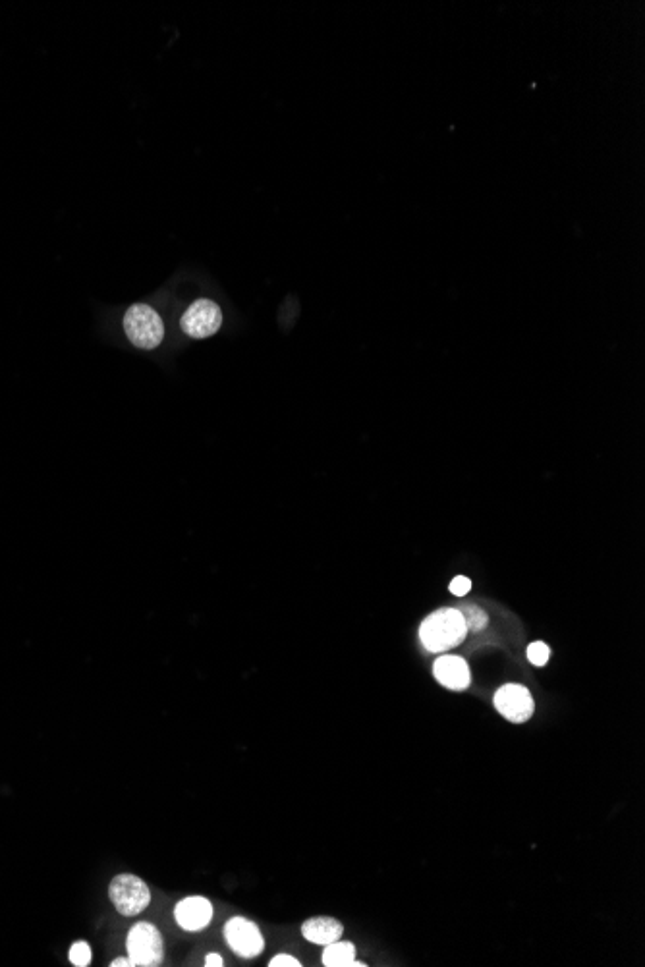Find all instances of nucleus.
<instances>
[{
	"instance_id": "1",
	"label": "nucleus",
	"mask_w": 645,
	"mask_h": 967,
	"mask_svg": "<svg viewBox=\"0 0 645 967\" xmlns=\"http://www.w3.org/2000/svg\"><path fill=\"white\" fill-rule=\"evenodd\" d=\"M468 628L458 608H439L420 626V641L429 653H445L464 643Z\"/></svg>"
},
{
	"instance_id": "2",
	"label": "nucleus",
	"mask_w": 645,
	"mask_h": 967,
	"mask_svg": "<svg viewBox=\"0 0 645 967\" xmlns=\"http://www.w3.org/2000/svg\"><path fill=\"white\" fill-rule=\"evenodd\" d=\"M124 332L136 348L155 350L165 338V325L153 307L134 304L124 315Z\"/></svg>"
},
{
	"instance_id": "3",
	"label": "nucleus",
	"mask_w": 645,
	"mask_h": 967,
	"mask_svg": "<svg viewBox=\"0 0 645 967\" xmlns=\"http://www.w3.org/2000/svg\"><path fill=\"white\" fill-rule=\"evenodd\" d=\"M126 948H128V958L132 960L134 966H161V962L165 958V946H163V937H161L159 929L151 923H145V921H141L130 929L128 939H126Z\"/></svg>"
},
{
	"instance_id": "4",
	"label": "nucleus",
	"mask_w": 645,
	"mask_h": 967,
	"mask_svg": "<svg viewBox=\"0 0 645 967\" xmlns=\"http://www.w3.org/2000/svg\"><path fill=\"white\" fill-rule=\"evenodd\" d=\"M109 892L116 912L126 917L140 915L151 902L149 886L145 885V881H141L140 877L130 873L116 875L109 886Z\"/></svg>"
},
{
	"instance_id": "5",
	"label": "nucleus",
	"mask_w": 645,
	"mask_h": 967,
	"mask_svg": "<svg viewBox=\"0 0 645 967\" xmlns=\"http://www.w3.org/2000/svg\"><path fill=\"white\" fill-rule=\"evenodd\" d=\"M225 939L240 958H257L265 948L259 927L246 917H232L226 923Z\"/></svg>"
},
{
	"instance_id": "6",
	"label": "nucleus",
	"mask_w": 645,
	"mask_h": 967,
	"mask_svg": "<svg viewBox=\"0 0 645 967\" xmlns=\"http://www.w3.org/2000/svg\"><path fill=\"white\" fill-rule=\"evenodd\" d=\"M495 709L514 724H522L532 719L535 711L532 693L526 686L520 684H506L493 697Z\"/></svg>"
},
{
	"instance_id": "7",
	"label": "nucleus",
	"mask_w": 645,
	"mask_h": 967,
	"mask_svg": "<svg viewBox=\"0 0 645 967\" xmlns=\"http://www.w3.org/2000/svg\"><path fill=\"white\" fill-rule=\"evenodd\" d=\"M223 313L221 307L211 300H197L182 315V331L192 338H209L221 329Z\"/></svg>"
},
{
	"instance_id": "8",
	"label": "nucleus",
	"mask_w": 645,
	"mask_h": 967,
	"mask_svg": "<svg viewBox=\"0 0 645 967\" xmlns=\"http://www.w3.org/2000/svg\"><path fill=\"white\" fill-rule=\"evenodd\" d=\"M174 917H176V923L184 931L196 933V931L205 929L211 923V919H213V906L203 896H190V898H184V900H180L176 904Z\"/></svg>"
},
{
	"instance_id": "9",
	"label": "nucleus",
	"mask_w": 645,
	"mask_h": 967,
	"mask_svg": "<svg viewBox=\"0 0 645 967\" xmlns=\"http://www.w3.org/2000/svg\"><path fill=\"white\" fill-rule=\"evenodd\" d=\"M433 676L443 688L452 691H464L472 682L470 666L462 657H454V655H445L437 659V663L433 666Z\"/></svg>"
},
{
	"instance_id": "10",
	"label": "nucleus",
	"mask_w": 645,
	"mask_h": 967,
	"mask_svg": "<svg viewBox=\"0 0 645 967\" xmlns=\"http://www.w3.org/2000/svg\"><path fill=\"white\" fill-rule=\"evenodd\" d=\"M342 933H344L342 923L333 917H311L302 925L304 939L319 946L337 942L342 937Z\"/></svg>"
},
{
	"instance_id": "11",
	"label": "nucleus",
	"mask_w": 645,
	"mask_h": 967,
	"mask_svg": "<svg viewBox=\"0 0 645 967\" xmlns=\"http://www.w3.org/2000/svg\"><path fill=\"white\" fill-rule=\"evenodd\" d=\"M323 966L325 967H365L362 962H356V948L352 942H331L323 952Z\"/></svg>"
},
{
	"instance_id": "12",
	"label": "nucleus",
	"mask_w": 645,
	"mask_h": 967,
	"mask_svg": "<svg viewBox=\"0 0 645 967\" xmlns=\"http://www.w3.org/2000/svg\"><path fill=\"white\" fill-rule=\"evenodd\" d=\"M464 616V622H466V628L468 632H481L487 628L489 624V618L485 614V610L481 608L474 607V605H468V607L458 608Z\"/></svg>"
},
{
	"instance_id": "13",
	"label": "nucleus",
	"mask_w": 645,
	"mask_h": 967,
	"mask_svg": "<svg viewBox=\"0 0 645 967\" xmlns=\"http://www.w3.org/2000/svg\"><path fill=\"white\" fill-rule=\"evenodd\" d=\"M91 956H93V954H91V948H89V944L84 942V940L76 942V944L70 948V962H72V964H74L76 967L89 966Z\"/></svg>"
},
{
	"instance_id": "14",
	"label": "nucleus",
	"mask_w": 645,
	"mask_h": 967,
	"mask_svg": "<svg viewBox=\"0 0 645 967\" xmlns=\"http://www.w3.org/2000/svg\"><path fill=\"white\" fill-rule=\"evenodd\" d=\"M549 647L541 641H535L530 647H528V661L533 664V666H545L547 661H549Z\"/></svg>"
},
{
	"instance_id": "15",
	"label": "nucleus",
	"mask_w": 645,
	"mask_h": 967,
	"mask_svg": "<svg viewBox=\"0 0 645 967\" xmlns=\"http://www.w3.org/2000/svg\"><path fill=\"white\" fill-rule=\"evenodd\" d=\"M449 589L452 595H456V597H464V595H468V593H470V589H472V581H470V578H466V576H456L454 580L450 581Z\"/></svg>"
},
{
	"instance_id": "16",
	"label": "nucleus",
	"mask_w": 645,
	"mask_h": 967,
	"mask_svg": "<svg viewBox=\"0 0 645 967\" xmlns=\"http://www.w3.org/2000/svg\"><path fill=\"white\" fill-rule=\"evenodd\" d=\"M271 967H300V960L294 958V956H288V954H279L275 956L271 962H269Z\"/></svg>"
},
{
	"instance_id": "17",
	"label": "nucleus",
	"mask_w": 645,
	"mask_h": 967,
	"mask_svg": "<svg viewBox=\"0 0 645 967\" xmlns=\"http://www.w3.org/2000/svg\"><path fill=\"white\" fill-rule=\"evenodd\" d=\"M205 966L207 967L223 966V956H221V954H207V958H205Z\"/></svg>"
},
{
	"instance_id": "18",
	"label": "nucleus",
	"mask_w": 645,
	"mask_h": 967,
	"mask_svg": "<svg viewBox=\"0 0 645 967\" xmlns=\"http://www.w3.org/2000/svg\"><path fill=\"white\" fill-rule=\"evenodd\" d=\"M111 966H113V967H122V966H124V967H134V964H132V960H130V958H116V960H114V962H113V964H111Z\"/></svg>"
}]
</instances>
